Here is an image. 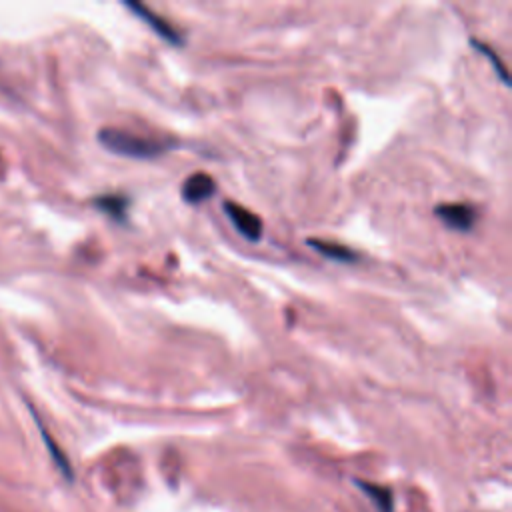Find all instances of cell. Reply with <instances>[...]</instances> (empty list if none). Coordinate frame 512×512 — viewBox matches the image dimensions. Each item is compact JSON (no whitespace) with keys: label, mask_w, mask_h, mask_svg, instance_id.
I'll return each instance as SVG.
<instances>
[{"label":"cell","mask_w":512,"mask_h":512,"mask_svg":"<svg viewBox=\"0 0 512 512\" xmlns=\"http://www.w3.org/2000/svg\"><path fill=\"white\" fill-rule=\"evenodd\" d=\"M98 142L112 154L126 156V158H140V160L156 158L172 148V144L144 138L120 128H102L98 132Z\"/></svg>","instance_id":"6da1fadb"},{"label":"cell","mask_w":512,"mask_h":512,"mask_svg":"<svg viewBox=\"0 0 512 512\" xmlns=\"http://www.w3.org/2000/svg\"><path fill=\"white\" fill-rule=\"evenodd\" d=\"M226 216L230 218V222L234 224V228L250 242H258L262 238V220L260 216H256L254 212H250L248 208L232 202V200H226L222 204Z\"/></svg>","instance_id":"7a4b0ae2"},{"label":"cell","mask_w":512,"mask_h":512,"mask_svg":"<svg viewBox=\"0 0 512 512\" xmlns=\"http://www.w3.org/2000/svg\"><path fill=\"white\" fill-rule=\"evenodd\" d=\"M124 6H126L128 10H132L142 22H146V24H148L160 38H164L168 44H172V46H182V44H184L182 34H180L170 22H166L162 16H158L156 12H152L148 6L140 4V2H134V0L124 2Z\"/></svg>","instance_id":"3957f363"},{"label":"cell","mask_w":512,"mask_h":512,"mask_svg":"<svg viewBox=\"0 0 512 512\" xmlns=\"http://www.w3.org/2000/svg\"><path fill=\"white\" fill-rule=\"evenodd\" d=\"M436 216L452 230L458 232H468L478 218V212L474 206L470 204H462V202H450V204H438L436 206Z\"/></svg>","instance_id":"277c9868"},{"label":"cell","mask_w":512,"mask_h":512,"mask_svg":"<svg viewBox=\"0 0 512 512\" xmlns=\"http://www.w3.org/2000/svg\"><path fill=\"white\" fill-rule=\"evenodd\" d=\"M214 192H216V182L212 176H208L204 172L190 174L182 184V198L188 204H200V202L208 200Z\"/></svg>","instance_id":"5b68a950"},{"label":"cell","mask_w":512,"mask_h":512,"mask_svg":"<svg viewBox=\"0 0 512 512\" xmlns=\"http://www.w3.org/2000/svg\"><path fill=\"white\" fill-rule=\"evenodd\" d=\"M306 244H308L312 250H316L318 254H322L324 258H328V260L346 262V264H350V262L358 260L356 252H354V250H350V248H348V246H344V244L326 242V240H318V238H308V240H306Z\"/></svg>","instance_id":"8992f818"},{"label":"cell","mask_w":512,"mask_h":512,"mask_svg":"<svg viewBox=\"0 0 512 512\" xmlns=\"http://www.w3.org/2000/svg\"><path fill=\"white\" fill-rule=\"evenodd\" d=\"M96 208L102 210L104 214H108L110 218L118 220V222H126V212H128V196H122V194H106V196H100L94 200Z\"/></svg>","instance_id":"52a82bcc"},{"label":"cell","mask_w":512,"mask_h":512,"mask_svg":"<svg viewBox=\"0 0 512 512\" xmlns=\"http://www.w3.org/2000/svg\"><path fill=\"white\" fill-rule=\"evenodd\" d=\"M472 42V46L478 50V52H482L490 62H492V68H494V72L498 74V78L506 84V86H510V76H508V70L504 68V64H502V60H500V56L494 52V48H490L486 42H482V40H476V38H472L470 40Z\"/></svg>","instance_id":"ba28073f"},{"label":"cell","mask_w":512,"mask_h":512,"mask_svg":"<svg viewBox=\"0 0 512 512\" xmlns=\"http://www.w3.org/2000/svg\"><path fill=\"white\" fill-rule=\"evenodd\" d=\"M358 486L362 488V492H366L376 502L380 512H392V492L388 488L366 484V482H360V480H358Z\"/></svg>","instance_id":"9c48e42d"}]
</instances>
